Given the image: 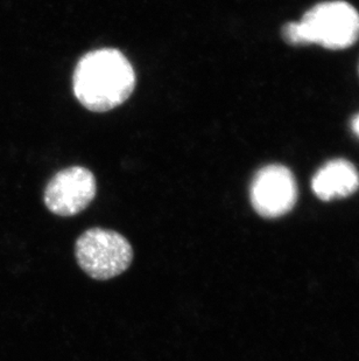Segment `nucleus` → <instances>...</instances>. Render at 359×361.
Wrapping results in <instances>:
<instances>
[{
	"label": "nucleus",
	"instance_id": "nucleus-1",
	"mask_svg": "<svg viewBox=\"0 0 359 361\" xmlns=\"http://www.w3.org/2000/svg\"><path fill=\"white\" fill-rule=\"evenodd\" d=\"M136 74L122 51L102 48L83 55L73 78L78 102L87 109L103 113L115 109L132 95Z\"/></svg>",
	"mask_w": 359,
	"mask_h": 361
},
{
	"label": "nucleus",
	"instance_id": "nucleus-2",
	"mask_svg": "<svg viewBox=\"0 0 359 361\" xmlns=\"http://www.w3.org/2000/svg\"><path fill=\"white\" fill-rule=\"evenodd\" d=\"M282 37L289 44H319L334 51L351 47L359 39L358 11L343 0L317 4L300 23L285 25Z\"/></svg>",
	"mask_w": 359,
	"mask_h": 361
},
{
	"label": "nucleus",
	"instance_id": "nucleus-3",
	"mask_svg": "<svg viewBox=\"0 0 359 361\" xmlns=\"http://www.w3.org/2000/svg\"><path fill=\"white\" fill-rule=\"evenodd\" d=\"M78 266L94 280L108 281L129 269L133 248L129 240L111 229L90 228L75 243Z\"/></svg>",
	"mask_w": 359,
	"mask_h": 361
},
{
	"label": "nucleus",
	"instance_id": "nucleus-4",
	"mask_svg": "<svg viewBox=\"0 0 359 361\" xmlns=\"http://www.w3.org/2000/svg\"><path fill=\"white\" fill-rule=\"evenodd\" d=\"M97 186L92 171L72 166L60 171L44 188L46 207L58 216H74L95 199Z\"/></svg>",
	"mask_w": 359,
	"mask_h": 361
},
{
	"label": "nucleus",
	"instance_id": "nucleus-5",
	"mask_svg": "<svg viewBox=\"0 0 359 361\" xmlns=\"http://www.w3.org/2000/svg\"><path fill=\"white\" fill-rule=\"evenodd\" d=\"M252 207L266 219L285 215L298 200L294 176L282 165H268L258 171L250 188Z\"/></svg>",
	"mask_w": 359,
	"mask_h": 361
},
{
	"label": "nucleus",
	"instance_id": "nucleus-6",
	"mask_svg": "<svg viewBox=\"0 0 359 361\" xmlns=\"http://www.w3.org/2000/svg\"><path fill=\"white\" fill-rule=\"evenodd\" d=\"M312 188L323 201L346 198L358 190V171L346 159H334L317 171L313 178Z\"/></svg>",
	"mask_w": 359,
	"mask_h": 361
},
{
	"label": "nucleus",
	"instance_id": "nucleus-7",
	"mask_svg": "<svg viewBox=\"0 0 359 361\" xmlns=\"http://www.w3.org/2000/svg\"><path fill=\"white\" fill-rule=\"evenodd\" d=\"M353 133H356L357 136L359 137V115L353 120Z\"/></svg>",
	"mask_w": 359,
	"mask_h": 361
}]
</instances>
